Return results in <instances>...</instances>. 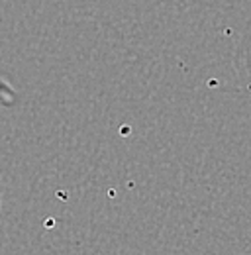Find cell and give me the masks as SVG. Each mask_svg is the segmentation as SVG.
<instances>
[]
</instances>
